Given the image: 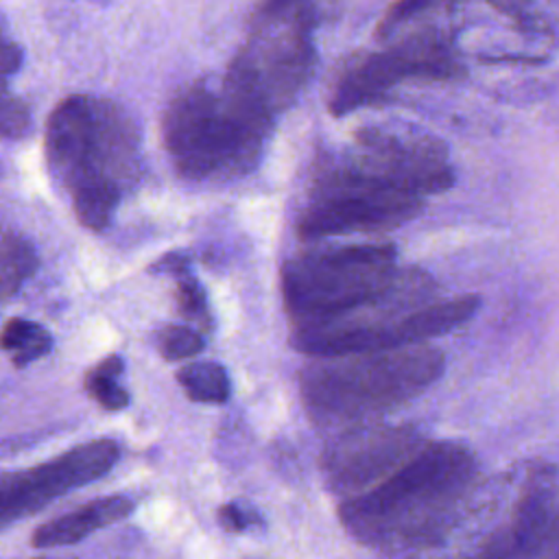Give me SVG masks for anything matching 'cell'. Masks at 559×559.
<instances>
[{
	"instance_id": "obj_26",
	"label": "cell",
	"mask_w": 559,
	"mask_h": 559,
	"mask_svg": "<svg viewBox=\"0 0 559 559\" xmlns=\"http://www.w3.org/2000/svg\"><path fill=\"white\" fill-rule=\"evenodd\" d=\"M151 271L168 273V275L177 277V275L190 271V260H188L186 255H181V253H168V255H164L162 260H157V262L151 266Z\"/></svg>"
},
{
	"instance_id": "obj_6",
	"label": "cell",
	"mask_w": 559,
	"mask_h": 559,
	"mask_svg": "<svg viewBox=\"0 0 559 559\" xmlns=\"http://www.w3.org/2000/svg\"><path fill=\"white\" fill-rule=\"evenodd\" d=\"M435 280H426L411 290L334 321L301 325L293 330L295 349L312 356H338L356 352L395 349L426 343L463 325L480 306L476 295L448 301H432Z\"/></svg>"
},
{
	"instance_id": "obj_4",
	"label": "cell",
	"mask_w": 559,
	"mask_h": 559,
	"mask_svg": "<svg viewBox=\"0 0 559 559\" xmlns=\"http://www.w3.org/2000/svg\"><path fill=\"white\" fill-rule=\"evenodd\" d=\"M445 369L443 354L426 343L319 356L299 373V395L319 424H343L389 413L432 386Z\"/></svg>"
},
{
	"instance_id": "obj_1",
	"label": "cell",
	"mask_w": 559,
	"mask_h": 559,
	"mask_svg": "<svg viewBox=\"0 0 559 559\" xmlns=\"http://www.w3.org/2000/svg\"><path fill=\"white\" fill-rule=\"evenodd\" d=\"M474 454L456 441H426L400 469L338 507L343 528L362 546L411 552L439 544L476 480Z\"/></svg>"
},
{
	"instance_id": "obj_20",
	"label": "cell",
	"mask_w": 559,
	"mask_h": 559,
	"mask_svg": "<svg viewBox=\"0 0 559 559\" xmlns=\"http://www.w3.org/2000/svg\"><path fill=\"white\" fill-rule=\"evenodd\" d=\"M157 345H159V354L175 362V360H186L194 354H199L205 345L201 332H197L194 328L188 325H166L159 336H157Z\"/></svg>"
},
{
	"instance_id": "obj_12",
	"label": "cell",
	"mask_w": 559,
	"mask_h": 559,
	"mask_svg": "<svg viewBox=\"0 0 559 559\" xmlns=\"http://www.w3.org/2000/svg\"><path fill=\"white\" fill-rule=\"evenodd\" d=\"M354 140L356 157L406 190L428 197L454 183L448 148L435 135L411 127L371 124L358 129Z\"/></svg>"
},
{
	"instance_id": "obj_19",
	"label": "cell",
	"mask_w": 559,
	"mask_h": 559,
	"mask_svg": "<svg viewBox=\"0 0 559 559\" xmlns=\"http://www.w3.org/2000/svg\"><path fill=\"white\" fill-rule=\"evenodd\" d=\"M175 280H177V308H179V312L186 319L199 323L203 330H210V325H212L210 304H207V295H205L203 286L199 284V280L190 271L177 275Z\"/></svg>"
},
{
	"instance_id": "obj_10",
	"label": "cell",
	"mask_w": 559,
	"mask_h": 559,
	"mask_svg": "<svg viewBox=\"0 0 559 559\" xmlns=\"http://www.w3.org/2000/svg\"><path fill=\"white\" fill-rule=\"evenodd\" d=\"M120 448L111 439H94L81 443L41 465L4 472L0 480V524L26 518L59 496L90 485L116 465Z\"/></svg>"
},
{
	"instance_id": "obj_28",
	"label": "cell",
	"mask_w": 559,
	"mask_h": 559,
	"mask_svg": "<svg viewBox=\"0 0 559 559\" xmlns=\"http://www.w3.org/2000/svg\"><path fill=\"white\" fill-rule=\"evenodd\" d=\"M552 555L559 557V513H557V522H555V531H552V542H550V550Z\"/></svg>"
},
{
	"instance_id": "obj_13",
	"label": "cell",
	"mask_w": 559,
	"mask_h": 559,
	"mask_svg": "<svg viewBox=\"0 0 559 559\" xmlns=\"http://www.w3.org/2000/svg\"><path fill=\"white\" fill-rule=\"evenodd\" d=\"M555 489L548 472L531 476L522 491L513 518L504 531L485 548V555L498 557H533L550 550L555 531Z\"/></svg>"
},
{
	"instance_id": "obj_17",
	"label": "cell",
	"mask_w": 559,
	"mask_h": 559,
	"mask_svg": "<svg viewBox=\"0 0 559 559\" xmlns=\"http://www.w3.org/2000/svg\"><path fill=\"white\" fill-rule=\"evenodd\" d=\"M0 262H2L0 293H2L4 299H9L35 273L37 253H35L33 245L22 234H17L13 229H4Z\"/></svg>"
},
{
	"instance_id": "obj_5",
	"label": "cell",
	"mask_w": 559,
	"mask_h": 559,
	"mask_svg": "<svg viewBox=\"0 0 559 559\" xmlns=\"http://www.w3.org/2000/svg\"><path fill=\"white\" fill-rule=\"evenodd\" d=\"M428 277L397 266L389 242L321 247L282 266V299L297 328L317 325L384 304Z\"/></svg>"
},
{
	"instance_id": "obj_8",
	"label": "cell",
	"mask_w": 559,
	"mask_h": 559,
	"mask_svg": "<svg viewBox=\"0 0 559 559\" xmlns=\"http://www.w3.org/2000/svg\"><path fill=\"white\" fill-rule=\"evenodd\" d=\"M314 24L310 0H290L277 11L255 13L225 79L277 116L295 103L314 72Z\"/></svg>"
},
{
	"instance_id": "obj_14",
	"label": "cell",
	"mask_w": 559,
	"mask_h": 559,
	"mask_svg": "<svg viewBox=\"0 0 559 559\" xmlns=\"http://www.w3.org/2000/svg\"><path fill=\"white\" fill-rule=\"evenodd\" d=\"M133 507H135L133 500L127 496L96 498L70 513H63L41 524L33 533L31 544L35 548H59V546L79 544L83 537L96 533L98 528H105L131 515Z\"/></svg>"
},
{
	"instance_id": "obj_25",
	"label": "cell",
	"mask_w": 559,
	"mask_h": 559,
	"mask_svg": "<svg viewBox=\"0 0 559 559\" xmlns=\"http://www.w3.org/2000/svg\"><path fill=\"white\" fill-rule=\"evenodd\" d=\"M0 66H2L4 83H7V79L13 72L20 70V66H22V48L15 41H9V39L2 41V61H0Z\"/></svg>"
},
{
	"instance_id": "obj_21",
	"label": "cell",
	"mask_w": 559,
	"mask_h": 559,
	"mask_svg": "<svg viewBox=\"0 0 559 559\" xmlns=\"http://www.w3.org/2000/svg\"><path fill=\"white\" fill-rule=\"evenodd\" d=\"M450 0H395L389 11L382 15L378 28H376V37L378 39H386L391 37L397 28H402L404 24L430 13L437 7H445Z\"/></svg>"
},
{
	"instance_id": "obj_23",
	"label": "cell",
	"mask_w": 559,
	"mask_h": 559,
	"mask_svg": "<svg viewBox=\"0 0 559 559\" xmlns=\"http://www.w3.org/2000/svg\"><path fill=\"white\" fill-rule=\"evenodd\" d=\"M489 7H493L498 13L509 17L520 31L524 33H542L546 31L544 17L535 11V7L528 0H485Z\"/></svg>"
},
{
	"instance_id": "obj_27",
	"label": "cell",
	"mask_w": 559,
	"mask_h": 559,
	"mask_svg": "<svg viewBox=\"0 0 559 559\" xmlns=\"http://www.w3.org/2000/svg\"><path fill=\"white\" fill-rule=\"evenodd\" d=\"M290 0H262V4H260V9H258V13H271V11H277V9H282L284 4H288Z\"/></svg>"
},
{
	"instance_id": "obj_9",
	"label": "cell",
	"mask_w": 559,
	"mask_h": 559,
	"mask_svg": "<svg viewBox=\"0 0 559 559\" xmlns=\"http://www.w3.org/2000/svg\"><path fill=\"white\" fill-rule=\"evenodd\" d=\"M465 72L452 39L437 28L415 31L400 44L352 57L336 76L330 111L334 116L352 114L360 107L380 103L404 81H450Z\"/></svg>"
},
{
	"instance_id": "obj_18",
	"label": "cell",
	"mask_w": 559,
	"mask_h": 559,
	"mask_svg": "<svg viewBox=\"0 0 559 559\" xmlns=\"http://www.w3.org/2000/svg\"><path fill=\"white\" fill-rule=\"evenodd\" d=\"M122 358L111 354L103 358L96 367H92L85 376V391L105 408V411H122L129 404V393L118 384L122 373Z\"/></svg>"
},
{
	"instance_id": "obj_3",
	"label": "cell",
	"mask_w": 559,
	"mask_h": 559,
	"mask_svg": "<svg viewBox=\"0 0 559 559\" xmlns=\"http://www.w3.org/2000/svg\"><path fill=\"white\" fill-rule=\"evenodd\" d=\"M273 120L271 111L225 76L199 81L168 103L162 118L164 148L188 179L240 177L260 162Z\"/></svg>"
},
{
	"instance_id": "obj_7",
	"label": "cell",
	"mask_w": 559,
	"mask_h": 559,
	"mask_svg": "<svg viewBox=\"0 0 559 559\" xmlns=\"http://www.w3.org/2000/svg\"><path fill=\"white\" fill-rule=\"evenodd\" d=\"M424 199L347 151L317 175L310 201L297 218V236L319 240L354 231L393 229L415 218Z\"/></svg>"
},
{
	"instance_id": "obj_16",
	"label": "cell",
	"mask_w": 559,
	"mask_h": 559,
	"mask_svg": "<svg viewBox=\"0 0 559 559\" xmlns=\"http://www.w3.org/2000/svg\"><path fill=\"white\" fill-rule=\"evenodd\" d=\"M2 347L15 367H26L52 349V336L39 323L13 317L2 328Z\"/></svg>"
},
{
	"instance_id": "obj_11",
	"label": "cell",
	"mask_w": 559,
	"mask_h": 559,
	"mask_svg": "<svg viewBox=\"0 0 559 559\" xmlns=\"http://www.w3.org/2000/svg\"><path fill=\"white\" fill-rule=\"evenodd\" d=\"M424 443L411 426H358L323 450L321 472L332 491L358 496L400 469Z\"/></svg>"
},
{
	"instance_id": "obj_15",
	"label": "cell",
	"mask_w": 559,
	"mask_h": 559,
	"mask_svg": "<svg viewBox=\"0 0 559 559\" xmlns=\"http://www.w3.org/2000/svg\"><path fill=\"white\" fill-rule=\"evenodd\" d=\"M177 382L192 402L201 404H223L231 395V384L225 367L210 360L183 365L177 371Z\"/></svg>"
},
{
	"instance_id": "obj_22",
	"label": "cell",
	"mask_w": 559,
	"mask_h": 559,
	"mask_svg": "<svg viewBox=\"0 0 559 559\" xmlns=\"http://www.w3.org/2000/svg\"><path fill=\"white\" fill-rule=\"evenodd\" d=\"M0 118H2V135L7 140H17L28 133L31 129V107L20 98L13 96L7 85L2 90V107H0Z\"/></svg>"
},
{
	"instance_id": "obj_2",
	"label": "cell",
	"mask_w": 559,
	"mask_h": 559,
	"mask_svg": "<svg viewBox=\"0 0 559 559\" xmlns=\"http://www.w3.org/2000/svg\"><path fill=\"white\" fill-rule=\"evenodd\" d=\"M140 129L124 107L109 98L72 94L46 124V159L66 188L76 221L103 231L142 173Z\"/></svg>"
},
{
	"instance_id": "obj_24",
	"label": "cell",
	"mask_w": 559,
	"mask_h": 559,
	"mask_svg": "<svg viewBox=\"0 0 559 559\" xmlns=\"http://www.w3.org/2000/svg\"><path fill=\"white\" fill-rule=\"evenodd\" d=\"M218 522L223 524L225 531L229 533H242L245 528H249L251 518L245 509H240L238 504H223L218 509Z\"/></svg>"
}]
</instances>
